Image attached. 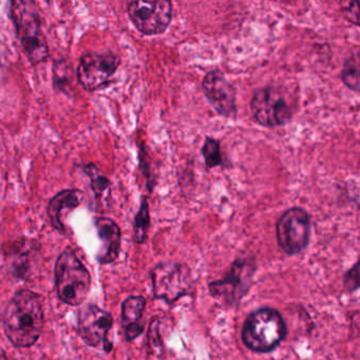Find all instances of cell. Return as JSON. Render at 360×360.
Returning <instances> with one entry per match:
<instances>
[{
  "label": "cell",
  "mask_w": 360,
  "mask_h": 360,
  "mask_svg": "<svg viewBox=\"0 0 360 360\" xmlns=\"http://www.w3.org/2000/svg\"><path fill=\"white\" fill-rule=\"evenodd\" d=\"M112 324V316L96 305L83 307L77 318V330L84 341L91 347L103 345L107 352L112 349L108 340Z\"/></svg>",
  "instance_id": "cell-11"
},
{
  "label": "cell",
  "mask_w": 360,
  "mask_h": 360,
  "mask_svg": "<svg viewBox=\"0 0 360 360\" xmlns=\"http://www.w3.org/2000/svg\"><path fill=\"white\" fill-rule=\"evenodd\" d=\"M153 296L168 304L191 295L195 288L191 269L181 263L162 262L150 271Z\"/></svg>",
  "instance_id": "cell-7"
},
{
  "label": "cell",
  "mask_w": 360,
  "mask_h": 360,
  "mask_svg": "<svg viewBox=\"0 0 360 360\" xmlns=\"http://www.w3.org/2000/svg\"><path fill=\"white\" fill-rule=\"evenodd\" d=\"M286 333L281 314L271 307H262L246 318L241 337L244 345L250 351L269 353L284 340Z\"/></svg>",
  "instance_id": "cell-2"
},
{
  "label": "cell",
  "mask_w": 360,
  "mask_h": 360,
  "mask_svg": "<svg viewBox=\"0 0 360 360\" xmlns=\"http://www.w3.org/2000/svg\"><path fill=\"white\" fill-rule=\"evenodd\" d=\"M150 225V214H149L148 202L146 198H143L140 210L134 220V239L136 243L142 244L146 241Z\"/></svg>",
  "instance_id": "cell-17"
},
{
  "label": "cell",
  "mask_w": 360,
  "mask_h": 360,
  "mask_svg": "<svg viewBox=\"0 0 360 360\" xmlns=\"http://www.w3.org/2000/svg\"><path fill=\"white\" fill-rule=\"evenodd\" d=\"M146 300L142 296H130L122 305V326L125 330L126 339L134 340L144 330L142 320Z\"/></svg>",
  "instance_id": "cell-14"
},
{
  "label": "cell",
  "mask_w": 360,
  "mask_h": 360,
  "mask_svg": "<svg viewBox=\"0 0 360 360\" xmlns=\"http://www.w3.org/2000/svg\"><path fill=\"white\" fill-rule=\"evenodd\" d=\"M128 15L136 28L144 35L165 32L172 20V4L169 0L131 1L128 4Z\"/></svg>",
  "instance_id": "cell-9"
},
{
  "label": "cell",
  "mask_w": 360,
  "mask_h": 360,
  "mask_svg": "<svg viewBox=\"0 0 360 360\" xmlns=\"http://www.w3.org/2000/svg\"><path fill=\"white\" fill-rule=\"evenodd\" d=\"M294 103L292 94L282 86H265L252 94L250 110L260 125L281 127L292 121Z\"/></svg>",
  "instance_id": "cell-5"
},
{
  "label": "cell",
  "mask_w": 360,
  "mask_h": 360,
  "mask_svg": "<svg viewBox=\"0 0 360 360\" xmlns=\"http://www.w3.org/2000/svg\"><path fill=\"white\" fill-rule=\"evenodd\" d=\"M87 172L91 179L92 189L98 197L103 195L105 191L109 189V180L106 176H103L98 172V168L94 165H89L87 167Z\"/></svg>",
  "instance_id": "cell-20"
},
{
  "label": "cell",
  "mask_w": 360,
  "mask_h": 360,
  "mask_svg": "<svg viewBox=\"0 0 360 360\" xmlns=\"http://www.w3.org/2000/svg\"><path fill=\"white\" fill-rule=\"evenodd\" d=\"M149 345L151 349H162V339L160 335V323L157 318L151 321L148 330Z\"/></svg>",
  "instance_id": "cell-22"
},
{
  "label": "cell",
  "mask_w": 360,
  "mask_h": 360,
  "mask_svg": "<svg viewBox=\"0 0 360 360\" xmlns=\"http://www.w3.org/2000/svg\"><path fill=\"white\" fill-rule=\"evenodd\" d=\"M341 81L349 89L359 92V69L356 58H347L341 70Z\"/></svg>",
  "instance_id": "cell-19"
},
{
  "label": "cell",
  "mask_w": 360,
  "mask_h": 360,
  "mask_svg": "<svg viewBox=\"0 0 360 360\" xmlns=\"http://www.w3.org/2000/svg\"><path fill=\"white\" fill-rule=\"evenodd\" d=\"M58 296L67 304L77 307L87 298L91 288V276L75 250L67 248L56 264Z\"/></svg>",
  "instance_id": "cell-4"
},
{
  "label": "cell",
  "mask_w": 360,
  "mask_h": 360,
  "mask_svg": "<svg viewBox=\"0 0 360 360\" xmlns=\"http://www.w3.org/2000/svg\"><path fill=\"white\" fill-rule=\"evenodd\" d=\"M6 335L18 347L34 345L44 328V311L41 299L29 290L14 295L3 315Z\"/></svg>",
  "instance_id": "cell-1"
},
{
  "label": "cell",
  "mask_w": 360,
  "mask_h": 360,
  "mask_svg": "<svg viewBox=\"0 0 360 360\" xmlns=\"http://www.w3.org/2000/svg\"><path fill=\"white\" fill-rule=\"evenodd\" d=\"M341 12H342L345 18L349 20L351 24L355 26H359V10H358L357 3H345L341 5Z\"/></svg>",
  "instance_id": "cell-21"
},
{
  "label": "cell",
  "mask_w": 360,
  "mask_h": 360,
  "mask_svg": "<svg viewBox=\"0 0 360 360\" xmlns=\"http://www.w3.org/2000/svg\"><path fill=\"white\" fill-rule=\"evenodd\" d=\"M119 56L111 52L84 56L77 67V79L88 91H96L106 86L119 68Z\"/></svg>",
  "instance_id": "cell-10"
},
{
  "label": "cell",
  "mask_w": 360,
  "mask_h": 360,
  "mask_svg": "<svg viewBox=\"0 0 360 360\" xmlns=\"http://www.w3.org/2000/svg\"><path fill=\"white\" fill-rule=\"evenodd\" d=\"M280 248L288 256L303 252L309 245L311 219L307 210L292 207L284 212L276 225Z\"/></svg>",
  "instance_id": "cell-8"
},
{
  "label": "cell",
  "mask_w": 360,
  "mask_h": 360,
  "mask_svg": "<svg viewBox=\"0 0 360 360\" xmlns=\"http://www.w3.org/2000/svg\"><path fill=\"white\" fill-rule=\"evenodd\" d=\"M202 90L219 115L225 117L237 115V92L220 69L206 73L202 81Z\"/></svg>",
  "instance_id": "cell-12"
},
{
  "label": "cell",
  "mask_w": 360,
  "mask_h": 360,
  "mask_svg": "<svg viewBox=\"0 0 360 360\" xmlns=\"http://www.w3.org/2000/svg\"><path fill=\"white\" fill-rule=\"evenodd\" d=\"M201 151L207 169L224 165L220 142L216 139L210 138V136L205 138Z\"/></svg>",
  "instance_id": "cell-18"
},
{
  "label": "cell",
  "mask_w": 360,
  "mask_h": 360,
  "mask_svg": "<svg viewBox=\"0 0 360 360\" xmlns=\"http://www.w3.org/2000/svg\"><path fill=\"white\" fill-rule=\"evenodd\" d=\"M0 360H8L7 355L1 347H0Z\"/></svg>",
  "instance_id": "cell-24"
},
{
  "label": "cell",
  "mask_w": 360,
  "mask_h": 360,
  "mask_svg": "<svg viewBox=\"0 0 360 360\" xmlns=\"http://www.w3.org/2000/svg\"><path fill=\"white\" fill-rule=\"evenodd\" d=\"M98 237L102 248L98 255V262L108 264L117 260L121 248V229L115 221L108 218H100L96 221Z\"/></svg>",
  "instance_id": "cell-13"
},
{
  "label": "cell",
  "mask_w": 360,
  "mask_h": 360,
  "mask_svg": "<svg viewBox=\"0 0 360 360\" xmlns=\"http://www.w3.org/2000/svg\"><path fill=\"white\" fill-rule=\"evenodd\" d=\"M256 271L257 263L254 257L236 259L224 278L210 283L208 290L210 295L225 307H233L250 290Z\"/></svg>",
  "instance_id": "cell-6"
},
{
  "label": "cell",
  "mask_w": 360,
  "mask_h": 360,
  "mask_svg": "<svg viewBox=\"0 0 360 360\" xmlns=\"http://www.w3.org/2000/svg\"><path fill=\"white\" fill-rule=\"evenodd\" d=\"M11 15L25 53L33 64L45 62L49 56L47 43L41 30L39 9L31 0L12 1Z\"/></svg>",
  "instance_id": "cell-3"
},
{
  "label": "cell",
  "mask_w": 360,
  "mask_h": 360,
  "mask_svg": "<svg viewBox=\"0 0 360 360\" xmlns=\"http://www.w3.org/2000/svg\"><path fill=\"white\" fill-rule=\"evenodd\" d=\"M343 285H345V290H349V292H354V290H357L358 286H359V274H358L357 263L345 274Z\"/></svg>",
  "instance_id": "cell-23"
},
{
  "label": "cell",
  "mask_w": 360,
  "mask_h": 360,
  "mask_svg": "<svg viewBox=\"0 0 360 360\" xmlns=\"http://www.w3.org/2000/svg\"><path fill=\"white\" fill-rule=\"evenodd\" d=\"M35 255L34 242L29 240H18L10 244L6 250L7 260L15 276L26 279L30 274L31 261Z\"/></svg>",
  "instance_id": "cell-16"
},
{
  "label": "cell",
  "mask_w": 360,
  "mask_h": 360,
  "mask_svg": "<svg viewBox=\"0 0 360 360\" xmlns=\"http://www.w3.org/2000/svg\"><path fill=\"white\" fill-rule=\"evenodd\" d=\"M84 200V193L77 189H68L60 191L50 201L48 206V214L54 229L60 231H65L64 223H63V214L65 210H75L81 205Z\"/></svg>",
  "instance_id": "cell-15"
}]
</instances>
